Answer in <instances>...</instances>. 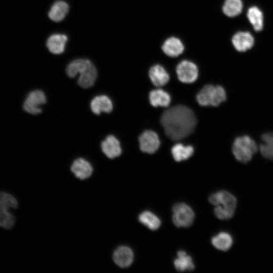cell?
<instances>
[{
    "mask_svg": "<svg viewBox=\"0 0 273 273\" xmlns=\"http://www.w3.org/2000/svg\"><path fill=\"white\" fill-rule=\"evenodd\" d=\"M173 223L177 227L187 228L193 222L195 214L192 208L186 204L179 203L172 207Z\"/></svg>",
    "mask_w": 273,
    "mask_h": 273,
    "instance_id": "5",
    "label": "cell"
},
{
    "mask_svg": "<svg viewBox=\"0 0 273 273\" xmlns=\"http://www.w3.org/2000/svg\"><path fill=\"white\" fill-rule=\"evenodd\" d=\"M214 212L215 216L219 219L227 220L233 216L235 210L217 205L216 206Z\"/></svg>",
    "mask_w": 273,
    "mask_h": 273,
    "instance_id": "29",
    "label": "cell"
},
{
    "mask_svg": "<svg viewBox=\"0 0 273 273\" xmlns=\"http://www.w3.org/2000/svg\"><path fill=\"white\" fill-rule=\"evenodd\" d=\"M261 138L259 149L261 155L265 158L273 160V132L264 133Z\"/></svg>",
    "mask_w": 273,
    "mask_h": 273,
    "instance_id": "20",
    "label": "cell"
},
{
    "mask_svg": "<svg viewBox=\"0 0 273 273\" xmlns=\"http://www.w3.org/2000/svg\"><path fill=\"white\" fill-rule=\"evenodd\" d=\"M241 0H225L222 6V11L227 16L234 17L239 15L242 11Z\"/></svg>",
    "mask_w": 273,
    "mask_h": 273,
    "instance_id": "25",
    "label": "cell"
},
{
    "mask_svg": "<svg viewBox=\"0 0 273 273\" xmlns=\"http://www.w3.org/2000/svg\"><path fill=\"white\" fill-rule=\"evenodd\" d=\"M211 242L216 249L221 251H226L232 246L233 239L229 234L222 232L213 237Z\"/></svg>",
    "mask_w": 273,
    "mask_h": 273,
    "instance_id": "23",
    "label": "cell"
},
{
    "mask_svg": "<svg viewBox=\"0 0 273 273\" xmlns=\"http://www.w3.org/2000/svg\"><path fill=\"white\" fill-rule=\"evenodd\" d=\"M67 40L68 38L65 34H54L48 38L46 45L51 53L59 55L65 51Z\"/></svg>",
    "mask_w": 273,
    "mask_h": 273,
    "instance_id": "13",
    "label": "cell"
},
{
    "mask_svg": "<svg viewBox=\"0 0 273 273\" xmlns=\"http://www.w3.org/2000/svg\"><path fill=\"white\" fill-rule=\"evenodd\" d=\"M209 201L213 205H220L235 210L237 206L236 198L230 193L221 191L211 194L209 197Z\"/></svg>",
    "mask_w": 273,
    "mask_h": 273,
    "instance_id": "9",
    "label": "cell"
},
{
    "mask_svg": "<svg viewBox=\"0 0 273 273\" xmlns=\"http://www.w3.org/2000/svg\"><path fill=\"white\" fill-rule=\"evenodd\" d=\"M103 152L109 159L119 157L122 152L120 142L113 135H109L101 143Z\"/></svg>",
    "mask_w": 273,
    "mask_h": 273,
    "instance_id": "10",
    "label": "cell"
},
{
    "mask_svg": "<svg viewBox=\"0 0 273 273\" xmlns=\"http://www.w3.org/2000/svg\"><path fill=\"white\" fill-rule=\"evenodd\" d=\"M114 262L121 268L129 266L133 260V252L127 246H122L117 248L113 255Z\"/></svg>",
    "mask_w": 273,
    "mask_h": 273,
    "instance_id": "11",
    "label": "cell"
},
{
    "mask_svg": "<svg viewBox=\"0 0 273 273\" xmlns=\"http://www.w3.org/2000/svg\"><path fill=\"white\" fill-rule=\"evenodd\" d=\"M176 72L178 79L182 82L191 83L195 82L198 76V69L192 62L184 60L177 66Z\"/></svg>",
    "mask_w": 273,
    "mask_h": 273,
    "instance_id": "6",
    "label": "cell"
},
{
    "mask_svg": "<svg viewBox=\"0 0 273 273\" xmlns=\"http://www.w3.org/2000/svg\"><path fill=\"white\" fill-rule=\"evenodd\" d=\"M9 210L0 204V226L6 229H12L15 223V218Z\"/></svg>",
    "mask_w": 273,
    "mask_h": 273,
    "instance_id": "27",
    "label": "cell"
},
{
    "mask_svg": "<svg viewBox=\"0 0 273 273\" xmlns=\"http://www.w3.org/2000/svg\"><path fill=\"white\" fill-rule=\"evenodd\" d=\"M0 204L8 209L18 207V203L16 198L10 193L0 192Z\"/></svg>",
    "mask_w": 273,
    "mask_h": 273,
    "instance_id": "28",
    "label": "cell"
},
{
    "mask_svg": "<svg viewBox=\"0 0 273 273\" xmlns=\"http://www.w3.org/2000/svg\"><path fill=\"white\" fill-rule=\"evenodd\" d=\"M226 99L224 89L221 86L206 85L198 93L197 101L202 106H219Z\"/></svg>",
    "mask_w": 273,
    "mask_h": 273,
    "instance_id": "4",
    "label": "cell"
},
{
    "mask_svg": "<svg viewBox=\"0 0 273 273\" xmlns=\"http://www.w3.org/2000/svg\"><path fill=\"white\" fill-rule=\"evenodd\" d=\"M149 75L152 82L157 86L165 85L169 80L168 73L160 65H155L151 67L149 71Z\"/></svg>",
    "mask_w": 273,
    "mask_h": 273,
    "instance_id": "17",
    "label": "cell"
},
{
    "mask_svg": "<svg viewBox=\"0 0 273 273\" xmlns=\"http://www.w3.org/2000/svg\"><path fill=\"white\" fill-rule=\"evenodd\" d=\"M174 265L178 271H192L195 268L192 258L184 251L177 252V258L174 261Z\"/></svg>",
    "mask_w": 273,
    "mask_h": 273,
    "instance_id": "21",
    "label": "cell"
},
{
    "mask_svg": "<svg viewBox=\"0 0 273 273\" xmlns=\"http://www.w3.org/2000/svg\"><path fill=\"white\" fill-rule=\"evenodd\" d=\"M232 43L238 51L245 52L252 47L254 38L249 32H239L233 36Z\"/></svg>",
    "mask_w": 273,
    "mask_h": 273,
    "instance_id": "15",
    "label": "cell"
},
{
    "mask_svg": "<svg viewBox=\"0 0 273 273\" xmlns=\"http://www.w3.org/2000/svg\"><path fill=\"white\" fill-rule=\"evenodd\" d=\"M139 220L151 230H156L161 224L159 218L153 213L148 211L140 214Z\"/></svg>",
    "mask_w": 273,
    "mask_h": 273,
    "instance_id": "26",
    "label": "cell"
},
{
    "mask_svg": "<svg viewBox=\"0 0 273 273\" xmlns=\"http://www.w3.org/2000/svg\"><path fill=\"white\" fill-rule=\"evenodd\" d=\"M247 15L254 30L256 31L261 30L263 23L262 12L257 7L254 6L248 9Z\"/></svg>",
    "mask_w": 273,
    "mask_h": 273,
    "instance_id": "24",
    "label": "cell"
},
{
    "mask_svg": "<svg viewBox=\"0 0 273 273\" xmlns=\"http://www.w3.org/2000/svg\"><path fill=\"white\" fill-rule=\"evenodd\" d=\"M259 147L256 142L248 135L237 138L232 147L233 153L239 161L246 163L253 157Z\"/></svg>",
    "mask_w": 273,
    "mask_h": 273,
    "instance_id": "3",
    "label": "cell"
},
{
    "mask_svg": "<svg viewBox=\"0 0 273 273\" xmlns=\"http://www.w3.org/2000/svg\"><path fill=\"white\" fill-rule=\"evenodd\" d=\"M90 108L94 113L99 115L101 112H111L113 109V104L108 97L101 95L95 97L92 100Z\"/></svg>",
    "mask_w": 273,
    "mask_h": 273,
    "instance_id": "16",
    "label": "cell"
},
{
    "mask_svg": "<svg viewBox=\"0 0 273 273\" xmlns=\"http://www.w3.org/2000/svg\"><path fill=\"white\" fill-rule=\"evenodd\" d=\"M66 71L71 78L79 74L77 83L80 86L85 88L93 86L97 77L96 67L86 59H77L71 61L67 65Z\"/></svg>",
    "mask_w": 273,
    "mask_h": 273,
    "instance_id": "2",
    "label": "cell"
},
{
    "mask_svg": "<svg viewBox=\"0 0 273 273\" xmlns=\"http://www.w3.org/2000/svg\"><path fill=\"white\" fill-rule=\"evenodd\" d=\"M71 170L76 177L81 180L88 178L93 171L91 164L83 158L75 160L72 164Z\"/></svg>",
    "mask_w": 273,
    "mask_h": 273,
    "instance_id": "12",
    "label": "cell"
},
{
    "mask_svg": "<svg viewBox=\"0 0 273 273\" xmlns=\"http://www.w3.org/2000/svg\"><path fill=\"white\" fill-rule=\"evenodd\" d=\"M47 98L44 93L40 90L30 92L26 98L24 104V110L27 113L36 115L42 111L40 106L46 103Z\"/></svg>",
    "mask_w": 273,
    "mask_h": 273,
    "instance_id": "7",
    "label": "cell"
},
{
    "mask_svg": "<svg viewBox=\"0 0 273 273\" xmlns=\"http://www.w3.org/2000/svg\"><path fill=\"white\" fill-rule=\"evenodd\" d=\"M140 148L144 153L153 154L159 149L160 142L158 134L150 130L144 131L139 138Z\"/></svg>",
    "mask_w": 273,
    "mask_h": 273,
    "instance_id": "8",
    "label": "cell"
},
{
    "mask_svg": "<svg viewBox=\"0 0 273 273\" xmlns=\"http://www.w3.org/2000/svg\"><path fill=\"white\" fill-rule=\"evenodd\" d=\"M163 52L168 56L176 57L181 55L184 51V46L181 41L175 37L168 38L162 46Z\"/></svg>",
    "mask_w": 273,
    "mask_h": 273,
    "instance_id": "14",
    "label": "cell"
},
{
    "mask_svg": "<svg viewBox=\"0 0 273 273\" xmlns=\"http://www.w3.org/2000/svg\"><path fill=\"white\" fill-rule=\"evenodd\" d=\"M69 10L68 5L63 1L55 2L48 13L49 18L56 22L62 21L68 14Z\"/></svg>",
    "mask_w": 273,
    "mask_h": 273,
    "instance_id": "18",
    "label": "cell"
},
{
    "mask_svg": "<svg viewBox=\"0 0 273 273\" xmlns=\"http://www.w3.org/2000/svg\"><path fill=\"white\" fill-rule=\"evenodd\" d=\"M149 97L151 105L154 107H166L169 106L171 101L169 94L162 89L151 90Z\"/></svg>",
    "mask_w": 273,
    "mask_h": 273,
    "instance_id": "19",
    "label": "cell"
},
{
    "mask_svg": "<svg viewBox=\"0 0 273 273\" xmlns=\"http://www.w3.org/2000/svg\"><path fill=\"white\" fill-rule=\"evenodd\" d=\"M160 123L167 136L177 141L187 138L194 131L197 119L194 112L184 105H177L165 110Z\"/></svg>",
    "mask_w": 273,
    "mask_h": 273,
    "instance_id": "1",
    "label": "cell"
},
{
    "mask_svg": "<svg viewBox=\"0 0 273 273\" xmlns=\"http://www.w3.org/2000/svg\"><path fill=\"white\" fill-rule=\"evenodd\" d=\"M194 153V149L191 146H184L177 144L171 148V153L174 159L177 162L186 160L191 157Z\"/></svg>",
    "mask_w": 273,
    "mask_h": 273,
    "instance_id": "22",
    "label": "cell"
}]
</instances>
